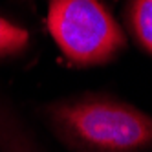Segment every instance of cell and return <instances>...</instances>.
I'll return each mask as SVG.
<instances>
[{
    "label": "cell",
    "mask_w": 152,
    "mask_h": 152,
    "mask_svg": "<svg viewBox=\"0 0 152 152\" xmlns=\"http://www.w3.org/2000/svg\"><path fill=\"white\" fill-rule=\"evenodd\" d=\"M48 132L68 152H148L152 115L106 92L57 97L37 108Z\"/></svg>",
    "instance_id": "1"
},
{
    "label": "cell",
    "mask_w": 152,
    "mask_h": 152,
    "mask_svg": "<svg viewBox=\"0 0 152 152\" xmlns=\"http://www.w3.org/2000/svg\"><path fill=\"white\" fill-rule=\"evenodd\" d=\"M46 22L64 59L77 68L108 64L128 46L125 28L103 0H48Z\"/></svg>",
    "instance_id": "2"
},
{
    "label": "cell",
    "mask_w": 152,
    "mask_h": 152,
    "mask_svg": "<svg viewBox=\"0 0 152 152\" xmlns=\"http://www.w3.org/2000/svg\"><path fill=\"white\" fill-rule=\"evenodd\" d=\"M0 152H50L28 115L0 90Z\"/></svg>",
    "instance_id": "3"
},
{
    "label": "cell",
    "mask_w": 152,
    "mask_h": 152,
    "mask_svg": "<svg viewBox=\"0 0 152 152\" xmlns=\"http://www.w3.org/2000/svg\"><path fill=\"white\" fill-rule=\"evenodd\" d=\"M125 33L152 57V0H128L125 7Z\"/></svg>",
    "instance_id": "4"
},
{
    "label": "cell",
    "mask_w": 152,
    "mask_h": 152,
    "mask_svg": "<svg viewBox=\"0 0 152 152\" xmlns=\"http://www.w3.org/2000/svg\"><path fill=\"white\" fill-rule=\"evenodd\" d=\"M31 46L29 31L0 15V62L22 57Z\"/></svg>",
    "instance_id": "5"
}]
</instances>
